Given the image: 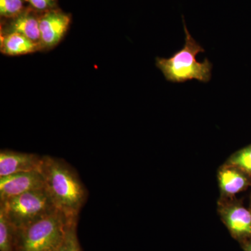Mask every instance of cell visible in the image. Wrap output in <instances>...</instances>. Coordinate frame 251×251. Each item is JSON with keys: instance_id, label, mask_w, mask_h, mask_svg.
Returning <instances> with one entry per match:
<instances>
[{"instance_id": "277c9868", "label": "cell", "mask_w": 251, "mask_h": 251, "mask_svg": "<svg viewBox=\"0 0 251 251\" xmlns=\"http://www.w3.org/2000/svg\"><path fill=\"white\" fill-rule=\"evenodd\" d=\"M0 207L17 229L58 210L46 187L0 201Z\"/></svg>"}, {"instance_id": "ba28073f", "label": "cell", "mask_w": 251, "mask_h": 251, "mask_svg": "<svg viewBox=\"0 0 251 251\" xmlns=\"http://www.w3.org/2000/svg\"><path fill=\"white\" fill-rule=\"evenodd\" d=\"M220 197H236L238 193L251 187V178L240 168L227 162L217 171Z\"/></svg>"}, {"instance_id": "9c48e42d", "label": "cell", "mask_w": 251, "mask_h": 251, "mask_svg": "<svg viewBox=\"0 0 251 251\" xmlns=\"http://www.w3.org/2000/svg\"><path fill=\"white\" fill-rule=\"evenodd\" d=\"M40 15L41 13L28 6L16 17L4 20L1 22V33H18L40 46Z\"/></svg>"}, {"instance_id": "8992f818", "label": "cell", "mask_w": 251, "mask_h": 251, "mask_svg": "<svg viewBox=\"0 0 251 251\" xmlns=\"http://www.w3.org/2000/svg\"><path fill=\"white\" fill-rule=\"evenodd\" d=\"M72 23L71 14L59 9L41 13L39 18L41 50H50L58 45Z\"/></svg>"}, {"instance_id": "4fadbf2b", "label": "cell", "mask_w": 251, "mask_h": 251, "mask_svg": "<svg viewBox=\"0 0 251 251\" xmlns=\"http://www.w3.org/2000/svg\"><path fill=\"white\" fill-rule=\"evenodd\" d=\"M77 217L68 218L65 234L54 251H81L77 235Z\"/></svg>"}, {"instance_id": "9a60e30c", "label": "cell", "mask_w": 251, "mask_h": 251, "mask_svg": "<svg viewBox=\"0 0 251 251\" xmlns=\"http://www.w3.org/2000/svg\"><path fill=\"white\" fill-rule=\"evenodd\" d=\"M25 0H0V16L4 20L18 16L25 9Z\"/></svg>"}, {"instance_id": "30bf717a", "label": "cell", "mask_w": 251, "mask_h": 251, "mask_svg": "<svg viewBox=\"0 0 251 251\" xmlns=\"http://www.w3.org/2000/svg\"><path fill=\"white\" fill-rule=\"evenodd\" d=\"M43 156L34 153L1 150L0 152V177L25 172L40 171Z\"/></svg>"}, {"instance_id": "3957f363", "label": "cell", "mask_w": 251, "mask_h": 251, "mask_svg": "<svg viewBox=\"0 0 251 251\" xmlns=\"http://www.w3.org/2000/svg\"><path fill=\"white\" fill-rule=\"evenodd\" d=\"M68 217L59 210L16 232V251H54L65 234Z\"/></svg>"}, {"instance_id": "5b68a950", "label": "cell", "mask_w": 251, "mask_h": 251, "mask_svg": "<svg viewBox=\"0 0 251 251\" xmlns=\"http://www.w3.org/2000/svg\"><path fill=\"white\" fill-rule=\"evenodd\" d=\"M218 214L229 234L239 244L251 238V211L236 197H219Z\"/></svg>"}, {"instance_id": "52a82bcc", "label": "cell", "mask_w": 251, "mask_h": 251, "mask_svg": "<svg viewBox=\"0 0 251 251\" xmlns=\"http://www.w3.org/2000/svg\"><path fill=\"white\" fill-rule=\"evenodd\" d=\"M46 187L40 171L25 172L0 177V201Z\"/></svg>"}, {"instance_id": "8fae6325", "label": "cell", "mask_w": 251, "mask_h": 251, "mask_svg": "<svg viewBox=\"0 0 251 251\" xmlns=\"http://www.w3.org/2000/svg\"><path fill=\"white\" fill-rule=\"evenodd\" d=\"M0 50L6 55L19 56L37 52L41 50V47L18 33H1Z\"/></svg>"}, {"instance_id": "ac0fdd59", "label": "cell", "mask_w": 251, "mask_h": 251, "mask_svg": "<svg viewBox=\"0 0 251 251\" xmlns=\"http://www.w3.org/2000/svg\"><path fill=\"white\" fill-rule=\"evenodd\" d=\"M249 209H250L251 211V197H250V203H249Z\"/></svg>"}, {"instance_id": "7c38bea8", "label": "cell", "mask_w": 251, "mask_h": 251, "mask_svg": "<svg viewBox=\"0 0 251 251\" xmlns=\"http://www.w3.org/2000/svg\"><path fill=\"white\" fill-rule=\"evenodd\" d=\"M17 229L0 207V251H16Z\"/></svg>"}, {"instance_id": "2e32d148", "label": "cell", "mask_w": 251, "mask_h": 251, "mask_svg": "<svg viewBox=\"0 0 251 251\" xmlns=\"http://www.w3.org/2000/svg\"><path fill=\"white\" fill-rule=\"evenodd\" d=\"M29 6L39 13H44L57 9L58 0H25Z\"/></svg>"}, {"instance_id": "e0dca14e", "label": "cell", "mask_w": 251, "mask_h": 251, "mask_svg": "<svg viewBox=\"0 0 251 251\" xmlns=\"http://www.w3.org/2000/svg\"><path fill=\"white\" fill-rule=\"evenodd\" d=\"M240 244L244 251H251V238Z\"/></svg>"}, {"instance_id": "6da1fadb", "label": "cell", "mask_w": 251, "mask_h": 251, "mask_svg": "<svg viewBox=\"0 0 251 251\" xmlns=\"http://www.w3.org/2000/svg\"><path fill=\"white\" fill-rule=\"evenodd\" d=\"M41 173L54 205L67 217H78L87 197L76 172L62 159L43 156Z\"/></svg>"}, {"instance_id": "5bb4252c", "label": "cell", "mask_w": 251, "mask_h": 251, "mask_svg": "<svg viewBox=\"0 0 251 251\" xmlns=\"http://www.w3.org/2000/svg\"><path fill=\"white\" fill-rule=\"evenodd\" d=\"M226 162L240 168L251 178V144L232 153Z\"/></svg>"}, {"instance_id": "7a4b0ae2", "label": "cell", "mask_w": 251, "mask_h": 251, "mask_svg": "<svg viewBox=\"0 0 251 251\" xmlns=\"http://www.w3.org/2000/svg\"><path fill=\"white\" fill-rule=\"evenodd\" d=\"M182 18L186 35L184 47L170 58L156 57V66L170 82L180 83L197 80L206 83L211 80L212 64L207 58L204 62H198L196 56L204 52V49L193 39Z\"/></svg>"}]
</instances>
